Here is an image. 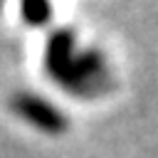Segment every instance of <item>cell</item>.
I'll list each match as a JSON object with an SVG mask.
<instances>
[{
  "mask_svg": "<svg viewBox=\"0 0 158 158\" xmlns=\"http://www.w3.org/2000/svg\"><path fill=\"white\" fill-rule=\"evenodd\" d=\"M12 109L25 118V121H30L32 126H37V128H42V131H62L64 128V116H62V111L54 106V104H49L47 99H42V96H37V94H17L15 96V101H12Z\"/></svg>",
  "mask_w": 158,
  "mask_h": 158,
  "instance_id": "2",
  "label": "cell"
},
{
  "mask_svg": "<svg viewBox=\"0 0 158 158\" xmlns=\"http://www.w3.org/2000/svg\"><path fill=\"white\" fill-rule=\"evenodd\" d=\"M44 64L54 81L62 86L77 91V94H89L91 84H104V62L96 52L77 54L74 52V35L69 30L57 32L49 40V47L44 52Z\"/></svg>",
  "mask_w": 158,
  "mask_h": 158,
  "instance_id": "1",
  "label": "cell"
}]
</instances>
